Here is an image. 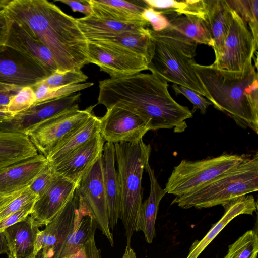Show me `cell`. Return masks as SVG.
<instances>
[{
	"label": "cell",
	"mask_w": 258,
	"mask_h": 258,
	"mask_svg": "<svg viewBox=\"0 0 258 258\" xmlns=\"http://www.w3.org/2000/svg\"><path fill=\"white\" fill-rule=\"evenodd\" d=\"M168 87L167 82L152 73L110 78L99 82L98 103L106 109L115 106L138 115L150 130L173 129L181 133L192 113L173 99Z\"/></svg>",
	"instance_id": "6da1fadb"
},
{
	"label": "cell",
	"mask_w": 258,
	"mask_h": 258,
	"mask_svg": "<svg viewBox=\"0 0 258 258\" xmlns=\"http://www.w3.org/2000/svg\"><path fill=\"white\" fill-rule=\"evenodd\" d=\"M52 53L58 72L81 70L89 64L88 40L76 18L46 0H12L4 9Z\"/></svg>",
	"instance_id": "7a4b0ae2"
},
{
	"label": "cell",
	"mask_w": 258,
	"mask_h": 258,
	"mask_svg": "<svg viewBox=\"0 0 258 258\" xmlns=\"http://www.w3.org/2000/svg\"><path fill=\"white\" fill-rule=\"evenodd\" d=\"M192 66L210 94L212 104L239 126L258 133V76L254 64L243 72L218 69L195 60Z\"/></svg>",
	"instance_id": "3957f363"
},
{
	"label": "cell",
	"mask_w": 258,
	"mask_h": 258,
	"mask_svg": "<svg viewBox=\"0 0 258 258\" xmlns=\"http://www.w3.org/2000/svg\"><path fill=\"white\" fill-rule=\"evenodd\" d=\"M115 161L120 186V210L119 218L123 224L127 245L130 250L132 236L142 204V179L149 163L151 152L150 144L141 139L134 142L115 143Z\"/></svg>",
	"instance_id": "277c9868"
},
{
	"label": "cell",
	"mask_w": 258,
	"mask_h": 258,
	"mask_svg": "<svg viewBox=\"0 0 258 258\" xmlns=\"http://www.w3.org/2000/svg\"><path fill=\"white\" fill-rule=\"evenodd\" d=\"M258 190V155L256 152L237 167L191 192L176 196L171 205L183 209L210 208Z\"/></svg>",
	"instance_id": "5b68a950"
},
{
	"label": "cell",
	"mask_w": 258,
	"mask_h": 258,
	"mask_svg": "<svg viewBox=\"0 0 258 258\" xmlns=\"http://www.w3.org/2000/svg\"><path fill=\"white\" fill-rule=\"evenodd\" d=\"M248 156L224 153L201 160H182L174 167L164 190L175 197L194 191L237 167Z\"/></svg>",
	"instance_id": "8992f818"
},
{
	"label": "cell",
	"mask_w": 258,
	"mask_h": 258,
	"mask_svg": "<svg viewBox=\"0 0 258 258\" xmlns=\"http://www.w3.org/2000/svg\"><path fill=\"white\" fill-rule=\"evenodd\" d=\"M150 38L153 50L148 70L166 82H172L195 91L211 103L210 94L192 66L194 58L170 45Z\"/></svg>",
	"instance_id": "52a82bcc"
},
{
	"label": "cell",
	"mask_w": 258,
	"mask_h": 258,
	"mask_svg": "<svg viewBox=\"0 0 258 258\" xmlns=\"http://www.w3.org/2000/svg\"><path fill=\"white\" fill-rule=\"evenodd\" d=\"M94 106L63 112L27 131L25 134L39 154L46 157L56 146L83 125L93 115Z\"/></svg>",
	"instance_id": "ba28073f"
},
{
	"label": "cell",
	"mask_w": 258,
	"mask_h": 258,
	"mask_svg": "<svg viewBox=\"0 0 258 258\" xmlns=\"http://www.w3.org/2000/svg\"><path fill=\"white\" fill-rule=\"evenodd\" d=\"M231 21L221 54L213 64L219 70L241 72L252 64V59L257 48L247 23L231 8Z\"/></svg>",
	"instance_id": "9c48e42d"
},
{
	"label": "cell",
	"mask_w": 258,
	"mask_h": 258,
	"mask_svg": "<svg viewBox=\"0 0 258 258\" xmlns=\"http://www.w3.org/2000/svg\"><path fill=\"white\" fill-rule=\"evenodd\" d=\"M76 190L74 196L43 230L38 232L35 245L36 258H60L66 241L74 227L79 205Z\"/></svg>",
	"instance_id": "30bf717a"
},
{
	"label": "cell",
	"mask_w": 258,
	"mask_h": 258,
	"mask_svg": "<svg viewBox=\"0 0 258 258\" xmlns=\"http://www.w3.org/2000/svg\"><path fill=\"white\" fill-rule=\"evenodd\" d=\"M88 52L89 63L99 67L110 78L131 76L148 70L149 62L145 57L112 46L88 41Z\"/></svg>",
	"instance_id": "8fae6325"
},
{
	"label": "cell",
	"mask_w": 258,
	"mask_h": 258,
	"mask_svg": "<svg viewBox=\"0 0 258 258\" xmlns=\"http://www.w3.org/2000/svg\"><path fill=\"white\" fill-rule=\"evenodd\" d=\"M150 130L149 124L141 117L117 107L107 109L100 118L99 133L107 143L136 142Z\"/></svg>",
	"instance_id": "7c38bea8"
},
{
	"label": "cell",
	"mask_w": 258,
	"mask_h": 258,
	"mask_svg": "<svg viewBox=\"0 0 258 258\" xmlns=\"http://www.w3.org/2000/svg\"><path fill=\"white\" fill-rule=\"evenodd\" d=\"M76 191L93 212L98 228L113 246L104 187L102 156L81 179Z\"/></svg>",
	"instance_id": "4fadbf2b"
},
{
	"label": "cell",
	"mask_w": 258,
	"mask_h": 258,
	"mask_svg": "<svg viewBox=\"0 0 258 258\" xmlns=\"http://www.w3.org/2000/svg\"><path fill=\"white\" fill-rule=\"evenodd\" d=\"M81 94L71 95L34 103L28 109L16 114L9 121L0 124V127L25 133L37 124L63 112L79 108Z\"/></svg>",
	"instance_id": "5bb4252c"
},
{
	"label": "cell",
	"mask_w": 258,
	"mask_h": 258,
	"mask_svg": "<svg viewBox=\"0 0 258 258\" xmlns=\"http://www.w3.org/2000/svg\"><path fill=\"white\" fill-rule=\"evenodd\" d=\"M78 184L56 175L51 184L35 202L31 217L40 227L46 226L75 195Z\"/></svg>",
	"instance_id": "9a60e30c"
},
{
	"label": "cell",
	"mask_w": 258,
	"mask_h": 258,
	"mask_svg": "<svg viewBox=\"0 0 258 258\" xmlns=\"http://www.w3.org/2000/svg\"><path fill=\"white\" fill-rule=\"evenodd\" d=\"M6 46L50 75L58 72L51 51L21 25L13 21Z\"/></svg>",
	"instance_id": "2e32d148"
},
{
	"label": "cell",
	"mask_w": 258,
	"mask_h": 258,
	"mask_svg": "<svg viewBox=\"0 0 258 258\" xmlns=\"http://www.w3.org/2000/svg\"><path fill=\"white\" fill-rule=\"evenodd\" d=\"M50 75L7 47L0 54V82L20 87H31Z\"/></svg>",
	"instance_id": "e0dca14e"
},
{
	"label": "cell",
	"mask_w": 258,
	"mask_h": 258,
	"mask_svg": "<svg viewBox=\"0 0 258 258\" xmlns=\"http://www.w3.org/2000/svg\"><path fill=\"white\" fill-rule=\"evenodd\" d=\"M104 145V140L98 133L68 157L51 166L56 175L78 185L85 174L102 156Z\"/></svg>",
	"instance_id": "ac0fdd59"
},
{
	"label": "cell",
	"mask_w": 258,
	"mask_h": 258,
	"mask_svg": "<svg viewBox=\"0 0 258 258\" xmlns=\"http://www.w3.org/2000/svg\"><path fill=\"white\" fill-rule=\"evenodd\" d=\"M48 164L40 154L0 169V196L21 190L35 179Z\"/></svg>",
	"instance_id": "d6986e66"
},
{
	"label": "cell",
	"mask_w": 258,
	"mask_h": 258,
	"mask_svg": "<svg viewBox=\"0 0 258 258\" xmlns=\"http://www.w3.org/2000/svg\"><path fill=\"white\" fill-rule=\"evenodd\" d=\"M94 17L146 27L149 23L142 16L148 6L143 1L88 0Z\"/></svg>",
	"instance_id": "ffe728a7"
},
{
	"label": "cell",
	"mask_w": 258,
	"mask_h": 258,
	"mask_svg": "<svg viewBox=\"0 0 258 258\" xmlns=\"http://www.w3.org/2000/svg\"><path fill=\"white\" fill-rule=\"evenodd\" d=\"M224 213L221 218L213 225L201 240L194 241L186 258H198L222 229L234 218L241 214L252 215L257 210V202L251 195L234 199L222 205Z\"/></svg>",
	"instance_id": "44dd1931"
},
{
	"label": "cell",
	"mask_w": 258,
	"mask_h": 258,
	"mask_svg": "<svg viewBox=\"0 0 258 258\" xmlns=\"http://www.w3.org/2000/svg\"><path fill=\"white\" fill-rule=\"evenodd\" d=\"M103 178L111 230L116 227L120 216V186L115 168L114 144L106 142L102 155Z\"/></svg>",
	"instance_id": "7402d4cb"
},
{
	"label": "cell",
	"mask_w": 258,
	"mask_h": 258,
	"mask_svg": "<svg viewBox=\"0 0 258 258\" xmlns=\"http://www.w3.org/2000/svg\"><path fill=\"white\" fill-rule=\"evenodd\" d=\"M204 21L212 41L215 60L219 57L231 19V7L226 0H204Z\"/></svg>",
	"instance_id": "603a6c76"
},
{
	"label": "cell",
	"mask_w": 258,
	"mask_h": 258,
	"mask_svg": "<svg viewBox=\"0 0 258 258\" xmlns=\"http://www.w3.org/2000/svg\"><path fill=\"white\" fill-rule=\"evenodd\" d=\"M39 230L30 215L24 220L7 228L3 232L9 248L8 257H36L35 245Z\"/></svg>",
	"instance_id": "cb8c5ba5"
},
{
	"label": "cell",
	"mask_w": 258,
	"mask_h": 258,
	"mask_svg": "<svg viewBox=\"0 0 258 258\" xmlns=\"http://www.w3.org/2000/svg\"><path fill=\"white\" fill-rule=\"evenodd\" d=\"M38 154L27 135L0 127V169Z\"/></svg>",
	"instance_id": "d4e9b609"
},
{
	"label": "cell",
	"mask_w": 258,
	"mask_h": 258,
	"mask_svg": "<svg viewBox=\"0 0 258 258\" xmlns=\"http://www.w3.org/2000/svg\"><path fill=\"white\" fill-rule=\"evenodd\" d=\"M145 170L150 179V194L141 206L135 231H142L144 234L146 241L148 243H151L156 235L155 225L159 205L166 192L160 186L149 163L147 165Z\"/></svg>",
	"instance_id": "484cf974"
},
{
	"label": "cell",
	"mask_w": 258,
	"mask_h": 258,
	"mask_svg": "<svg viewBox=\"0 0 258 258\" xmlns=\"http://www.w3.org/2000/svg\"><path fill=\"white\" fill-rule=\"evenodd\" d=\"M79 199L74 227L64 244L60 258L77 252L88 241L94 237L98 228L93 212L80 197Z\"/></svg>",
	"instance_id": "4316f807"
},
{
	"label": "cell",
	"mask_w": 258,
	"mask_h": 258,
	"mask_svg": "<svg viewBox=\"0 0 258 258\" xmlns=\"http://www.w3.org/2000/svg\"><path fill=\"white\" fill-rule=\"evenodd\" d=\"M76 20L81 31L89 41L125 32H149V28L142 26L100 19L91 15L77 18Z\"/></svg>",
	"instance_id": "83f0119b"
},
{
	"label": "cell",
	"mask_w": 258,
	"mask_h": 258,
	"mask_svg": "<svg viewBox=\"0 0 258 258\" xmlns=\"http://www.w3.org/2000/svg\"><path fill=\"white\" fill-rule=\"evenodd\" d=\"M100 118L93 115L83 125L56 146L46 157L54 166L99 133Z\"/></svg>",
	"instance_id": "f1b7e54d"
},
{
	"label": "cell",
	"mask_w": 258,
	"mask_h": 258,
	"mask_svg": "<svg viewBox=\"0 0 258 258\" xmlns=\"http://www.w3.org/2000/svg\"><path fill=\"white\" fill-rule=\"evenodd\" d=\"M96 44L115 47L124 51L145 57L149 62L153 50V44L149 32H125L114 36L88 40Z\"/></svg>",
	"instance_id": "f546056e"
},
{
	"label": "cell",
	"mask_w": 258,
	"mask_h": 258,
	"mask_svg": "<svg viewBox=\"0 0 258 258\" xmlns=\"http://www.w3.org/2000/svg\"><path fill=\"white\" fill-rule=\"evenodd\" d=\"M160 12L167 18L171 27L185 37L198 44H203L212 47L209 30L202 18L174 12Z\"/></svg>",
	"instance_id": "4dcf8cb0"
},
{
	"label": "cell",
	"mask_w": 258,
	"mask_h": 258,
	"mask_svg": "<svg viewBox=\"0 0 258 258\" xmlns=\"http://www.w3.org/2000/svg\"><path fill=\"white\" fill-rule=\"evenodd\" d=\"M150 37L178 49L185 55L194 58L198 44L188 39L180 32L170 26L159 32L149 29Z\"/></svg>",
	"instance_id": "1f68e13d"
},
{
	"label": "cell",
	"mask_w": 258,
	"mask_h": 258,
	"mask_svg": "<svg viewBox=\"0 0 258 258\" xmlns=\"http://www.w3.org/2000/svg\"><path fill=\"white\" fill-rule=\"evenodd\" d=\"M38 197L27 187L12 194L0 196V222L26 205L35 202Z\"/></svg>",
	"instance_id": "d6a6232c"
},
{
	"label": "cell",
	"mask_w": 258,
	"mask_h": 258,
	"mask_svg": "<svg viewBox=\"0 0 258 258\" xmlns=\"http://www.w3.org/2000/svg\"><path fill=\"white\" fill-rule=\"evenodd\" d=\"M258 235L255 230H249L228 246L223 258H257Z\"/></svg>",
	"instance_id": "836d02e7"
},
{
	"label": "cell",
	"mask_w": 258,
	"mask_h": 258,
	"mask_svg": "<svg viewBox=\"0 0 258 258\" xmlns=\"http://www.w3.org/2000/svg\"><path fill=\"white\" fill-rule=\"evenodd\" d=\"M230 7L247 23L257 48L258 0H226Z\"/></svg>",
	"instance_id": "e575fe53"
},
{
	"label": "cell",
	"mask_w": 258,
	"mask_h": 258,
	"mask_svg": "<svg viewBox=\"0 0 258 258\" xmlns=\"http://www.w3.org/2000/svg\"><path fill=\"white\" fill-rule=\"evenodd\" d=\"M93 85V83L85 82L55 87H50L45 85H36L32 88L34 91L35 103H36L68 96L88 88Z\"/></svg>",
	"instance_id": "d590c367"
},
{
	"label": "cell",
	"mask_w": 258,
	"mask_h": 258,
	"mask_svg": "<svg viewBox=\"0 0 258 258\" xmlns=\"http://www.w3.org/2000/svg\"><path fill=\"white\" fill-rule=\"evenodd\" d=\"M88 76L81 70H70L52 74L36 85H45L50 87H59L82 83L88 79Z\"/></svg>",
	"instance_id": "8d00e7d4"
},
{
	"label": "cell",
	"mask_w": 258,
	"mask_h": 258,
	"mask_svg": "<svg viewBox=\"0 0 258 258\" xmlns=\"http://www.w3.org/2000/svg\"><path fill=\"white\" fill-rule=\"evenodd\" d=\"M35 102V96L31 87H25L14 96L8 104L7 111L16 114L29 108Z\"/></svg>",
	"instance_id": "74e56055"
},
{
	"label": "cell",
	"mask_w": 258,
	"mask_h": 258,
	"mask_svg": "<svg viewBox=\"0 0 258 258\" xmlns=\"http://www.w3.org/2000/svg\"><path fill=\"white\" fill-rule=\"evenodd\" d=\"M172 87L176 95H183L193 104L192 113L199 109L202 114H205L208 106L212 105L208 100L190 89L176 84H173Z\"/></svg>",
	"instance_id": "f35d334b"
},
{
	"label": "cell",
	"mask_w": 258,
	"mask_h": 258,
	"mask_svg": "<svg viewBox=\"0 0 258 258\" xmlns=\"http://www.w3.org/2000/svg\"><path fill=\"white\" fill-rule=\"evenodd\" d=\"M148 7L161 12H174L179 14L185 13L187 0H144Z\"/></svg>",
	"instance_id": "ab89813d"
},
{
	"label": "cell",
	"mask_w": 258,
	"mask_h": 258,
	"mask_svg": "<svg viewBox=\"0 0 258 258\" xmlns=\"http://www.w3.org/2000/svg\"><path fill=\"white\" fill-rule=\"evenodd\" d=\"M55 176L52 167L48 163L47 165L28 187L39 198L47 190Z\"/></svg>",
	"instance_id": "60d3db41"
},
{
	"label": "cell",
	"mask_w": 258,
	"mask_h": 258,
	"mask_svg": "<svg viewBox=\"0 0 258 258\" xmlns=\"http://www.w3.org/2000/svg\"><path fill=\"white\" fill-rule=\"evenodd\" d=\"M142 16L151 25L154 31H161L170 26L169 21L162 13L152 8L145 9Z\"/></svg>",
	"instance_id": "b9f144b4"
},
{
	"label": "cell",
	"mask_w": 258,
	"mask_h": 258,
	"mask_svg": "<svg viewBox=\"0 0 258 258\" xmlns=\"http://www.w3.org/2000/svg\"><path fill=\"white\" fill-rule=\"evenodd\" d=\"M35 202L31 203L22 209L14 212L0 222V232L7 228L25 219L32 212Z\"/></svg>",
	"instance_id": "7bdbcfd3"
},
{
	"label": "cell",
	"mask_w": 258,
	"mask_h": 258,
	"mask_svg": "<svg viewBox=\"0 0 258 258\" xmlns=\"http://www.w3.org/2000/svg\"><path fill=\"white\" fill-rule=\"evenodd\" d=\"M64 258H101L100 250L96 245L94 237L88 241L75 253Z\"/></svg>",
	"instance_id": "ee69618b"
},
{
	"label": "cell",
	"mask_w": 258,
	"mask_h": 258,
	"mask_svg": "<svg viewBox=\"0 0 258 258\" xmlns=\"http://www.w3.org/2000/svg\"><path fill=\"white\" fill-rule=\"evenodd\" d=\"M12 20L4 10L0 11V54L7 49V42L12 24Z\"/></svg>",
	"instance_id": "f6af8a7d"
},
{
	"label": "cell",
	"mask_w": 258,
	"mask_h": 258,
	"mask_svg": "<svg viewBox=\"0 0 258 258\" xmlns=\"http://www.w3.org/2000/svg\"><path fill=\"white\" fill-rule=\"evenodd\" d=\"M22 87L0 82V110L7 111V108L11 99L17 94Z\"/></svg>",
	"instance_id": "bcb514c9"
},
{
	"label": "cell",
	"mask_w": 258,
	"mask_h": 258,
	"mask_svg": "<svg viewBox=\"0 0 258 258\" xmlns=\"http://www.w3.org/2000/svg\"><path fill=\"white\" fill-rule=\"evenodd\" d=\"M62 3L69 6L74 12H78L83 13L85 16H89L92 13L90 6L85 1H75V0H58L56 1Z\"/></svg>",
	"instance_id": "7dc6e473"
},
{
	"label": "cell",
	"mask_w": 258,
	"mask_h": 258,
	"mask_svg": "<svg viewBox=\"0 0 258 258\" xmlns=\"http://www.w3.org/2000/svg\"><path fill=\"white\" fill-rule=\"evenodd\" d=\"M3 253H5L8 256L9 250L4 232H0V255Z\"/></svg>",
	"instance_id": "c3c4849f"
},
{
	"label": "cell",
	"mask_w": 258,
	"mask_h": 258,
	"mask_svg": "<svg viewBox=\"0 0 258 258\" xmlns=\"http://www.w3.org/2000/svg\"><path fill=\"white\" fill-rule=\"evenodd\" d=\"M15 114L7 111L0 110V124L11 120Z\"/></svg>",
	"instance_id": "681fc988"
},
{
	"label": "cell",
	"mask_w": 258,
	"mask_h": 258,
	"mask_svg": "<svg viewBox=\"0 0 258 258\" xmlns=\"http://www.w3.org/2000/svg\"><path fill=\"white\" fill-rule=\"evenodd\" d=\"M11 1L12 0H0V11L4 9Z\"/></svg>",
	"instance_id": "f907efd6"
},
{
	"label": "cell",
	"mask_w": 258,
	"mask_h": 258,
	"mask_svg": "<svg viewBox=\"0 0 258 258\" xmlns=\"http://www.w3.org/2000/svg\"><path fill=\"white\" fill-rule=\"evenodd\" d=\"M34 258H36V257H34Z\"/></svg>",
	"instance_id": "816d5d0a"
}]
</instances>
